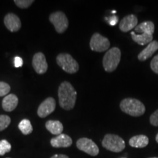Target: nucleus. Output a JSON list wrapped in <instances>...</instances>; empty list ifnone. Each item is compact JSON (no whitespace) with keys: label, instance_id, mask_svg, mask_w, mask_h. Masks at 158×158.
<instances>
[{"label":"nucleus","instance_id":"nucleus-10","mask_svg":"<svg viewBox=\"0 0 158 158\" xmlns=\"http://www.w3.org/2000/svg\"><path fill=\"white\" fill-rule=\"evenodd\" d=\"M32 66L38 74H44L48 70V63L42 52L36 53L32 59Z\"/></svg>","mask_w":158,"mask_h":158},{"label":"nucleus","instance_id":"nucleus-21","mask_svg":"<svg viewBox=\"0 0 158 158\" xmlns=\"http://www.w3.org/2000/svg\"><path fill=\"white\" fill-rule=\"evenodd\" d=\"M11 150V144L7 140L0 141V156H3L6 153L10 152Z\"/></svg>","mask_w":158,"mask_h":158},{"label":"nucleus","instance_id":"nucleus-5","mask_svg":"<svg viewBox=\"0 0 158 158\" xmlns=\"http://www.w3.org/2000/svg\"><path fill=\"white\" fill-rule=\"evenodd\" d=\"M56 63L63 70L70 74L76 73L79 69L78 62L69 54H59L56 56Z\"/></svg>","mask_w":158,"mask_h":158},{"label":"nucleus","instance_id":"nucleus-24","mask_svg":"<svg viewBox=\"0 0 158 158\" xmlns=\"http://www.w3.org/2000/svg\"><path fill=\"white\" fill-rule=\"evenodd\" d=\"M34 2L32 0H15L14 3L19 8L25 9L29 7L31 4Z\"/></svg>","mask_w":158,"mask_h":158},{"label":"nucleus","instance_id":"nucleus-15","mask_svg":"<svg viewBox=\"0 0 158 158\" xmlns=\"http://www.w3.org/2000/svg\"><path fill=\"white\" fill-rule=\"evenodd\" d=\"M19 103V98L14 94H10L8 95L5 96L2 100L3 109L7 112L13 111L17 107Z\"/></svg>","mask_w":158,"mask_h":158},{"label":"nucleus","instance_id":"nucleus-29","mask_svg":"<svg viewBox=\"0 0 158 158\" xmlns=\"http://www.w3.org/2000/svg\"><path fill=\"white\" fill-rule=\"evenodd\" d=\"M51 158H69V157L65 155H54Z\"/></svg>","mask_w":158,"mask_h":158},{"label":"nucleus","instance_id":"nucleus-4","mask_svg":"<svg viewBox=\"0 0 158 158\" xmlns=\"http://www.w3.org/2000/svg\"><path fill=\"white\" fill-rule=\"evenodd\" d=\"M105 149L113 152H120L125 148V142L122 138L114 134H106L102 141Z\"/></svg>","mask_w":158,"mask_h":158},{"label":"nucleus","instance_id":"nucleus-23","mask_svg":"<svg viewBox=\"0 0 158 158\" xmlns=\"http://www.w3.org/2000/svg\"><path fill=\"white\" fill-rule=\"evenodd\" d=\"M10 91V86L8 84L4 81H0V97L8 95Z\"/></svg>","mask_w":158,"mask_h":158},{"label":"nucleus","instance_id":"nucleus-27","mask_svg":"<svg viewBox=\"0 0 158 158\" xmlns=\"http://www.w3.org/2000/svg\"><path fill=\"white\" fill-rule=\"evenodd\" d=\"M14 65L16 68H21L23 65V59L19 56H15L14 58Z\"/></svg>","mask_w":158,"mask_h":158},{"label":"nucleus","instance_id":"nucleus-1","mask_svg":"<svg viewBox=\"0 0 158 158\" xmlns=\"http://www.w3.org/2000/svg\"><path fill=\"white\" fill-rule=\"evenodd\" d=\"M59 102L60 107L69 110L73 109L76 105L77 92L72 84L68 81H63L58 89Z\"/></svg>","mask_w":158,"mask_h":158},{"label":"nucleus","instance_id":"nucleus-9","mask_svg":"<svg viewBox=\"0 0 158 158\" xmlns=\"http://www.w3.org/2000/svg\"><path fill=\"white\" fill-rule=\"evenodd\" d=\"M56 108V101L54 98H46L37 108V115L40 118H45L54 111Z\"/></svg>","mask_w":158,"mask_h":158},{"label":"nucleus","instance_id":"nucleus-19","mask_svg":"<svg viewBox=\"0 0 158 158\" xmlns=\"http://www.w3.org/2000/svg\"><path fill=\"white\" fill-rule=\"evenodd\" d=\"M132 36V39L134 42H135L138 44L141 45H144L146 44H149L150 43L152 42L153 36L152 35H149L147 34H141L137 35L134 31H131L130 32Z\"/></svg>","mask_w":158,"mask_h":158},{"label":"nucleus","instance_id":"nucleus-2","mask_svg":"<svg viewBox=\"0 0 158 158\" xmlns=\"http://www.w3.org/2000/svg\"><path fill=\"white\" fill-rule=\"evenodd\" d=\"M120 108L124 113L132 116H141L145 113L144 105L135 98H125L120 102Z\"/></svg>","mask_w":158,"mask_h":158},{"label":"nucleus","instance_id":"nucleus-11","mask_svg":"<svg viewBox=\"0 0 158 158\" xmlns=\"http://www.w3.org/2000/svg\"><path fill=\"white\" fill-rule=\"evenodd\" d=\"M4 23L7 29L11 32L18 31L21 27V20L14 13H8L6 15L4 19Z\"/></svg>","mask_w":158,"mask_h":158},{"label":"nucleus","instance_id":"nucleus-12","mask_svg":"<svg viewBox=\"0 0 158 158\" xmlns=\"http://www.w3.org/2000/svg\"><path fill=\"white\" fill-rule=\"evenodd\" d=\"M138 26V18L135 15H126L119 23V29L123 32H128Z\"/></svg>","mask_w":158,"mask_h":158},{"label":"nucleus","instance_id":"nucleus-18","mask_svg":"<svg viewBox=\"0 0 158 158\" xmlns=\"http://www.w3.org/2000/svg\"><path fill=\"white\" fill-rule=\"evenodd\" d=\"M45 127L53 135H59L63 131V125L62 122L58 120H48L45 123Z\"/></svg>","mask_w":158,"mask_h":158},{"label":"nucleus","instance_id":"nucleus-25","mask_svg":"<svg viewBox=\"0 0 158 158\" xmlns=\"http://www.w3.org/2000/svg\"><path fill=\"white\" fill-rule=\"evenodd\" d=\"M152 70L156 74H158V54L154 56V58L152 59L151 63H150Z\"/></svg>","mask_w":158,"mask_h":158},{"label":"nucleus","instance_id":"nucleus-13","mask_svg":"<svg viewBox=\"0 0 158 158\" xmlns=\"http://www.w3.org/2000/svg\"><path fill=\"white\" fill-rule=\"evenodd\" d=\"M73 143V140L70 136L66 134H60L56 137L53 138L51 140V144L55 148H67L70 147Z\"/></svg>","mask_w":158,"mask_h":158},{"label":"nucleus","instance_id":"nucleus-31","mask_svg":"<svg viewBox=\"0 0 158 158\" xmlns=\"http://www.w3.org/2000/svg\"><path fill=\"white\" fill-rule=\"evenodd\" d=\"M149 158H158L157 157H149Z\"/></svg>","mask_w":158,"mask_h":158},{"label":"nucleus","instance_id":"nucleus-14","mask_svg":"<svg viewBox=\"0 0 158 158\" xmlns=\"http://www.w3.org/2000/svg\"><path fill=\"white\" fill-rule=\"evenodd\" d=\"M158 50V42L157 40H153L152 42L150 43L149 44L144 48L143 51L138 54V59L141 62H143V61L147 60L149 58H150L152 55L155 54Z\"/></svg>","mask_w":158,"mask_h":158},{"label":"nucleus","instance_id":"nucleus-7","mask_svg":"<svg viewBox=\"0 0 158 158\" xmlns=\"http://www.w3.org/2000/svg\"><path fill=\"white\" fill-rule=\"evenodd\" d=\"M89 46L91 50L97 52H103L110 47V41L107 37L96 32L91 37Z\"/></svg>","mask_w":158,"mask_h":158},{"label":"nucleus","instance_id":"nucleus-28","mask_svg":"<svg viewBox=\"0 0 158 158\" xmlns=\"http://www.w3.org/2000/svg\"><path fill=\"white\" fill-rule=\"evenodd\" d=\"M118 22V18L116 15H113L112 17H110L109 19V23L111 26L116 25Z\"/></svg>","mask_w":158,"mask_h":158},{"label":"nucleus","instance_id":"nucleus-32","mask_svg":"<svg viewBox=\"0 0 158 158\" xmlns=\"http://www.w3.org/2000/svg\"><path fill=\"white\" fill-rule=\"evenodd\" d=\"M7 158H10V157H7Z\"/></svg>","mask_w":158,"mask_h":158},{"label":"nucleus","instance_id":"nucleus-26","mask_svg":"<svg viewBox=\"0 0 158 158\" xmlns=\"http://www.w3.org/2000/svg\"><path fill=\"white\" fill-rule=\"evenodd\" d=\"M149 122L152 125L155 126V127H157L158 126V109L155 110L154 113L150 116Z\"/></svg>","mask_w":158,"mask_h":158},{"label":"nucleus","instance_id":"nucleus-3","mask_svg":"<svg viewBox=\"0 0 158 158\" xmlns=\"http://www.w3.org/2000/svg\"><path fill=\"white\" fill-rule=\"evenodd\" d=\"M121 60V51L118 48L114 47L106 53L102 59V65L106 72L111 73L117 68Z\"/></svg>","mask_w":158,"mask_h":158},{"label":"nucleus","instance_id":"nucleus-17","mask_svg":"<svg viewBox=\"0 0 158 158\" xmlns=\"http://www.w3.org/2000/svg\"><path fill=\"white\" fill-rule=\"evenodd\" d=\"M155 31V24L152 21H144L138 24L135 28V32L141 34H147L152 35Z\"/></svg>","mask_w":158,"mask_h":158},{"label":"nucleus","instance_id":"nucleus-6","mask_svg":"<svg viewBox=\"0 0 158 158\" xmlns=\"http://www.w3.org/2000/svg\"><path fill=\"white\" fill-rule=\"evenodd\" d=\"M49 21L54 25L56 31L59 34L64 32L69 25V21L66 15L61 11L51 13L49 16Z\"/></svg>","mask_w":158,"mask_h":158},{"label":"nucleus","instance_id":"nucleus-8","mask_svg":"<svg viewBox=\"0 0 158 158\" xmlns=\"http://www.w3.org/2000/svg\"><path fill=\"white\" fill-rule=\"evenodd\" d=\"M76 146L79 150L84 152L91 156H97L99 154V148L98 145L89 138H80L77 141Z\"/></svg>","mask_w":158,"mask_h":158},{"label":"nucleus","instance_id":"nucleus-22","mask_svg":"<svg viewBox=\"0 0 158 158\" xmlns=\"http://www.w3.org/2000/svg\"><path fill=\"white\" fill-rule=\"evenodd\" d=\"M10 122L11 118L9 116L0 115V132L8 127Z\"/></svg>","mask_w":158,"mask_h":158},{"label":"nucleus","instance_id":"nucleus-20","mask_svg":"<svg viewBox=\"0 0 158 158\" xmlns=\"http://www.w3.org/2000/svg\"><path fill=\"white\" fill-rule=\"evenodd\" d=\"M19 128L23 135H29L32 132L33 128L29 119H23L19 124Z\"/></svg>","mask_w":158,"mask_h":158},{"label":"nucleus","instance_id":"nucleus-16","mask_svg":"<svg viewBox=\"0 0 158 158\" xmlns=\"http://www.w3.org/2000/svg\"><path fill=\"white\" fill-rule=\"evenodd\" d=\"M129 144L134 148H144L149 144V138L144 135L133 136L130 139Z\"/></svg>","mask_w":158,"mask_h":158},{"label":"nucleus","instance_id":"nucleus-30","mask_svg":"<svg viewBox=\"0 0 158 158\" xmlns=\"http://www.w3.org/2000/svg\"><path fill=\"white\" fill-rule=\"evenodd\" d=\"M155 140L156 141H157V143H158V133L157 134V135H156V138H155Z\"/></svg>","mask_w":158,"mask_h":158}]
</instances>
